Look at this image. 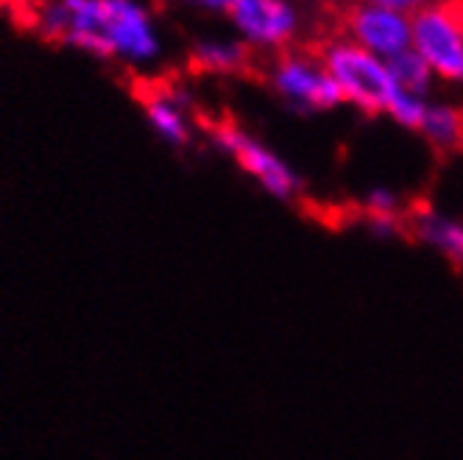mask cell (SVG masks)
<instances>
[{"label":"cell","instance_id":"1","mask_svg":"<svg viewBox=\"0 0 463 460\" xmlns=\"http://www.w3.org/2000/svg\"><path fill=\"white\" fill-rule=\"evenodd\" d=\"M37 25L51 42L98 59L148 64L162 51L154 17L140 0H43Z\"/></svg>","mask_w":463,"mask_h":460},{"label":"cell","instance_id":"2","mask_svg":"<svg viewBox=\"0 0 463 460\" xmlns=\"http://www.w3.org/2000/svg\"><path fill=\"white\" fill-rule=\"evenodd\" d=\"M296 48L307 59H313L326 76H333L349 95V101L357 104L360 109H366L369 115L391 112L411 128L421 126L424 109L396 87L388 68H383L363 45L346 40L313 37L305 42H296Z\"/></svg>","mask_w":463,"mask_h":460},{"label":"cell","instance_id":"3","mask_svg":"<svg viewBox=\"0 0 463 460\" xmlns=\"http://www.w3.org/2000/svg\"><path fill=\"white\" fill-rule=\"evenodd\" d=\"M207 131H210V137L232 159H235L246 174H251L262 187H269L274 195H282V199L293 195V190H296L293 174L282 165V162L271 151H266L260 143H254L232 117L210 120L207 123Z\"/></svg>","mask_w":463,"mask_h":460},{"label":"cell","instance_id":"4","mask_svg":"<svg viewBox=\"0 0 463 460\" xmlns=\"http://www.w3.org/2000/svg\"><path fill=\"white\" fill-rule=\"evenodd\" d=\"M226 14L254 48L279 51L296 42V17L285 0H235Z\"/></svg>","mask_w":463,"mask_h":460},{"label":"cell","instance_id":"5","mask_svg":"<svg viewBox=\"0 0 463 460\" xmlns=\"http://www.w3.org/2000/svg\"><path fill=\"white\" fill-rule=\"evenodd\" d=\"M411 34L419 56L430 68L447 79L463 81V37L436 6H424L411 17Z\"/></svg>","mask_w":463,"mask_h":460},{"label":"cell","instance_id":"6","mask_svg":"<svg viewBox=\"0 0 463 460\" xmlns=\"http://www.w3.org/2000/svg\"><path fill=\"white\" fill-rule=\"evenodd\" d=\"M140 104H143L146 120L165 143H171L176 148L190 143V117L176 87L154 84L140 92Z\"/></svg>","mask_w":463,"mask_h":460},{"label":"cell","instance_id":"7","mask_svg":"<svg viewBox=\"0 0 463 460\" xmlns=\"http://www.w3.org/2000/svg\"><path fill=\"white\" fill-rule=\"evenodd\" d=\"M419 131L439 154H463V109H424Z\"/></svg>","mask_w":463,"mask_h":460},{"label":"cell","instance_id":"8","mask_svg":"<svg viewBox=\"0 0 463 460\" xmlns=\"http://www.w3.org/2000/svg\"><path fill=\"white\" fill-rule=\"evenodd\" d=\"M388 73H391V79L396 81V87H400L405 95L408 92H419L427 84V61L419 53L400 51V53L391 56Z\"/></svg>","mask_w":463,"mask_h":460},{"label":"cell","instance_id":"9","mask_svg":"<svg viewBox=\"0 0 463 460\" xmlns=\"http://www.w3.org/2000/svg\"><path fill=\"white\" fill-rule=\"evenodd\" d=\"M366 4L388 9V12H396V14H402L405 20H411L419 9L427 6V0H366Z\"/></svg>","mask_w":463,"mask_h":460},{"label":"cell","instance_id":"10","mask_svg":"<svg viewBox=\"0 0 463 460\" xmlns=\"http://www.w3.org/2000/svg\"><path fill=\"white\" fill-rule=\"evenodd\" d=\"M187 4L198 9H210V12H229V6L235 4V0H187Z\"/></svg>","mask_w":463,"mask_h":460}]
</instances>
